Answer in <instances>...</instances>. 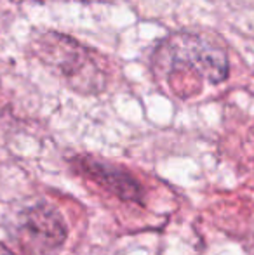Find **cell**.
<instances>
[{
  "mask_svg": "<svg viewBox=\"0 0 254 255\" xmlns=\"http://www.w3.org/2000/svg\"><path fill=\"white\" fill-rule=\"evenodd\" d=\"M166 57L169 71H176L183 66H192V73L199 78L218 82L228 75V61L221 49L209 42L200 40L193 35H178L166 45Z\"/></svg>",
  "mask_w": 254,
  "mask_h": 255,
  "instance_id": "1",
  "label": "cell"
},
{
  "mask_svg": "<svg viewBox=\"0 0 254 255\" xmlns=\"http://www.w3.org/2000/svg\"><path fill=\"white\" fill-rule=\"evenodd\" d=\"M19 236L26 250L33 254H47L63 245L66 228L58 212L47 205H37L21 219Z\"/></svg>",
  "mask_w": 254,
  "mask_h": 255,
  "instance_id": "2",
  "label": "cell"
},
{
  "mask_svg": "<svg viewBox=\"0 0 254 255\" xmlns=\"http://www.w3.org/2000/svg\"><path fill=\"white\" fill-rule=\"evenodd\" d=\"M91 174L101 182L103 186L110 188L112 191H115L120 198L124 200H139V186L132 181L131 177H127L126 174H120L115 168L105 167L101 163H94L91 167Z\"/></svg>",
  "mask_w": 254,
  "mask_h": 255,
  "instance_id": "3",
  "label": "cell"
},
{
  "mask_svg": "<svg viewBox=\"0 0 254 255\" xmlns=\"http://www.w3.org/2000/svg\"><path fill=\"white\" fill-rule=\"evenodd\" d=\"M0 255H14V254L10 252V250H7L5 247H2V245H0Z\"/></svg>",
  "mask_w": 254,
  "mask_h": 255,
  "instance_id": "4",
  "label": "cell"
}]
</instances>
